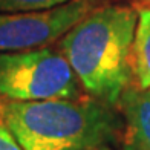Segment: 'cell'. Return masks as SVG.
<instances>
[{
  "label": "cell",
  "mask_w": 150,
  "mask_h": 150,
  "mask_svg": "<svg viewBox=\"0 0 150 150\" xmlns=\"http://www.w3.org/2000/svg\"><path fill=\"white\" fill-rule=\"evenodd\" d=\"M136 23L132 6H97L60 38L61 54L95 100L117 106L130 86Z\"/></svg>",
  "instance_id": "cell-1"
},
{
  "label": "cell",
  "mask_w": 150,
  "mask_h": 150,
  "mask_svg": "<svg viewBox=\"0 0 150 150\" xmlns=\"http://www.w3.org/2000/svg\"><path fill=\"white\" fill-rule=\"evenodd\" d=\"M0 120L23 150H84L107 146L124 122L100 100H38L0 103Z\"/></svg>",
  "instance_id": "cell-2"
},
{
  "label": "cell",
  "mask_w": 150,
  "mask_h": 150,
  "mask_svg": "<svg viewBox=\"0 0 150 150\" xmlns=\"http://www.w3.org/2000/svg\"><path fill=\"white\" fill-rule=\"evenodd\" d=\"M80 81L69 61L51 47L0 52V98L38 101L78 98Z\"/></svg>",
  "instance_id": "cell-3"
},
{
  "label": "cell",
  "mask_w": 150,
  "mask_h": 150,
  "mask_svg": "<svg viewBox=\"0 0 150 150\" xmlns=\"http://www.w3.org/2000/svg\"><path fill=\"white\" fill-rule=\"evenodd\" d=\"M97 8V0H71L51 9L0 12V52L43 47L61 38Z\"/></svg>",
  "instance_id": "cell-4"
},
{
  "label": "cell",
  "mask_w": 150,
  "mask_h": 150,
  "mask_svg": "<svg viewBox=\"0 0 150 150\" xmlns=\"http://www.w3.org/2000/svg\"><path fill=\"white\" fill-rule=\"evenodd\" d=\"M126 150H150V89L129 86L118 100Z\"/></svg>",
  "instance_id": "cell-5"
},
{
  "label": "cell",
  "mask_w": 150,
  "mask_h": 150,
  "mask_svg": "<svg viewBox=\"0 0 150 150\" xmlns=\"http://www.w3.org/2000/svg\"><path fill=\"white\" fill-rule=\"evenodd\" d=\"M133 78L136 86L150 89V8L138 11L133 40Z\"/></svg>",
  "instance_id": "cell-6"
},
{
  "label": "cell",
  "mask_w": 150,
  "mask_h": 150,
  "mask_svg": "<svg viewBox=\"0 0 150 150\" xmlns=\"http://www.w3.org/2000/svg\"><path fill=\"white\" fill-rule=\"evenodd\" d=\"M71 0H0V12H23L51 9Z\"/></svg>",
  "instance_id": "cell-7"
},
{
  "label": "cell",
  "mask_w": 150,
  "mask_h": 150,
  "mask_svg": "<svg viewBox=\"0 0 150 150\" xmlns=\"http://www.w3.org/2000/svg\"><path fill=\"white\" fill-rule=\"evenodd\" d=\"M0 150H23L2 120H0Z\"/></svg>",
  "instance_id": "cell-8"
},
{
  "label": "cell",
  "mask_w": 150,
  "mask_h": 150,
  "mask_svg": "<svg viewBox=\"0 0 150 150\" xmlns=\"http://www.w3.org/2000/svg\"><path fill=\"white\" fill-rule=\"evenodd\" d=\"M84 150H113L109 146H98V147H92V149H84Z\"/></svg>",
  "instance_id": "cell-9"
}]
</instances>
